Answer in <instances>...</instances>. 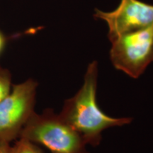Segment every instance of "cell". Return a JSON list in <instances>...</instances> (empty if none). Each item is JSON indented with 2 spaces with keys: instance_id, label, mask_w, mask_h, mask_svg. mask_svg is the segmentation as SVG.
<instances>
[{
  "instance_id": "5",
  "label": "cell",
  "mask_w": 153,
  "mask_h": 153,
  "mask_svg": "<svg viewBox=\"0 0 153 153\" xmlns=\"http://www.w3.org/2000/svg\"><path fill=\"white\" fill-rule=\"evenodd\" d=\"M94 16L108 26L110 41L124 34L146 28L153 24V5L140 0H120L112 11L96 9Z\"/></svg>"
},
{
  "instance_id": "4",
  "label": "cell",
  "mask_w": 153,
  "mask_h": 153,
  "mask_svg": "<svg viewBox=\"0 0 153 153\" xmlns=\"http://www.w3.org/2000/svg\"><path fill=\"white\" fill-rule=\"evenodd\" d=\"M38 84L29 79L12 86L0 101V140L10 143L19 138L34 112Z\"/></svg>"
},
{
  "instance_id": "7",
  "label": "cell",
  "mask_w": 153,
  "mask_h": 153,
  "mask_svg": "<svg viewBox=\"0 0 153 153\" xmlns=\"http://www.w3.org/2000/svg\"><path fill=\"white\" fill-rule=\"evenodd\" d=\"M12 86L11 72L0 66V101L10 92Z\"/></svg>"
},
{
  "instance_id": "1",
  "label": "cell",
  "mask_w": 153,
  "mask_h": 153,
  "mask_svg": "<svg viewBox=\"0 0 153 153\" xmlns=\"http://www.w3.org/2000/svg\"><path fill=\"white\" fill-rule=\"evenodd\" d=\"M98 64L88 66L84 84L77 93L65 101L60 116L83 137L87 144L98 145L101 133L108 128L122 126L132 121L131 118H113L104 114L97 103Z\"/></svg>"
},
{
  "instance_id": "6",
  "label": "cell",
  "mask_w": 153,
  "mask_h": 153,
  "mask_svg": "<svg viewBox=\"0 0 153 153\" xmlns=\"http://www.w3.org/2000/svg\"><path fill=\"white\" fill-rule=\"evenodd\" d=\"M9 153H43L36 143L24 137H19L14 145L9 148Z\"/></svg>"
},
{
  "instance_id": "3",
  "label": "cell",
  "mask_w": 153,
  "mask_h": 153,
  "mask_svg": "<svg viewBox=\"0 0 153 153\" xmlns=\"http://www.w3.org/2000/svg\"><path fill=\"white\" fill-rule=\"evenodd\" d=\"M111 42L113 65L131 77L138 78L153 62V24L118 36Z\"/></svg>"
},
{
  "instance_id": "8",
  "label": "cell",
  "mask_w": 153,
  "mask_h": 153,
  "mask_svg": "<svg viewBox=\"0 0 153 153\" xmlns=\"http://www.w3.org/2000/svg\"><path fill=\"white\" fill-rule=\"evenodd\" d=\"M7 44V38L2 31L0 30V55L2 53Z\"/></svg>"
},
{
  "instance_id": "2",
  "label": "cell",
  "mask_w": 153,
  "mask_h": 153,
  "mask_svg": "<svg viewBox=\"0 0 153 153\" xmlns=\"http://www.w3.org/2000/svg\"><path fill=\"white\" fill-rule=\"evenodd\" d=\"M19 137L42 145L51 153H88L82 135L51 109L34 112Z\"/></svg>"
},
{
  "instance_id": "9",
  "label": "cell",
  "mask_w": 153,
  "mask_h": 153,
  "mask_svg": "<svg viewBox=\"0 0 153 153\" xmlns=\"http://www.w3.org/2000/svg\"><path fill=\"white\" fill-rule=\"evenodd\" d=\"M10 143L0 140V153H9Z\"/></svg>"
}]
</instances>
